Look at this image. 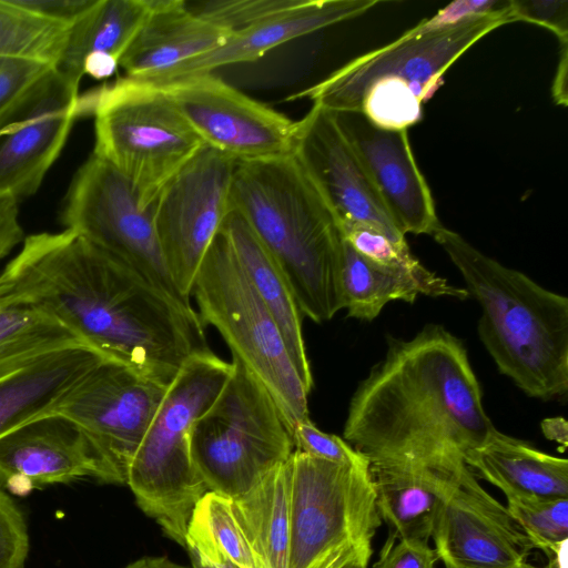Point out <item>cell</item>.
Masks as SVG:
<instances>
[{"instance_id": "obj_1", "label": "cell", "mask_w": 568, "mask_h": 568, "mask_svg": "<svg viewBox=\"0 0 568 568\" xmlns=\"http://www.w3.org/2000/svg\"><path fill=\"white\" fill-rule=\"evenodd\" d=\"M0 283L13 301L164 387L190 358L211 351L192 305L68 229L27 236Z\"/></svg>"}, {"instance_id": "obj_15", "label": "cell", "mask_w": 568, "mask_h": 568, "mask_svg": "<svg viewBox=\"0 0 568 568\" xmlns=\"http://www.w3.org/2000/svg\"><path fill=\"white\" fill-rule=\"evenodd\" d=\"M445 568H527L534 546L508 513L476 480L458 474L432 534Z\"/></svg>"}, {"instance_id": "obj_43", "label": "cell", "mask_w": 568, "mask_h": 568, "mask_svg": "<svg viewBox=\"0 0 568 568\" xmlns=\"http://www.w3.org/2000/svg\"><path fill=\"white\" fill-rule=\"evenodd\" d=\"M18 202L11 196H0V261L24 240Z\"/></svg>"}, {"instance_id": "obj_37", "label": "cell", "mask_w": 568, "mask_h": 568, "mask_svg": "<svg viewBox=\"0 0 568 568\" xmlns=\"http://www.w3.org/2000/svg\"><path fill=\"white\" fill-rule=\"evenodd\" d=\"M293 438L295 450L315 458L339 464L357 463L366 458L341 437L318 429L310 418L295 425Z\"/></svg>"}, {"instance_id": "obj_26", "label": "cell", "mask_w": 568, "mask_h": 568, "mask_svg": "<svg viewBox=\"0 0 568 568\" xmlns=\"http://www.w3.org/2000/svg\"><path fill=\"white\" fill-rule=\"evenodd\" d=\"M507 497L568 498V460L495 429L465 458Z\"/></svg>"}, {"instance_id": "obj_11", "label": "cell", "mask_w": 568, "mask_h": 568, "mask_svg": "<svg viewBox=\"0 0 568 568\" xmlns=\"http://www.w3.org/2000/svg\"><path fill=\"white\" fill-rule=\"evenodd\" d=\"M61 222L181 302L154 224V209L143 207L131 182L92 153L74 174L63 201Z\"/></svg>"}, {"instance_id": "obj_27", "label": "cell", "mask_w": 568, "mask_h": 568, "mask_svg": "<svg viewBox=\"0 0 568 568\" xmlns=\"http://www.w3.org/2000/svg\"><path fill=\"white\" fill-rule=\"evenodd\" d=\"M274 317L290 357L308 392L313 377L303 337V314L283 272L243 217L231 210L220 230Z\"/></svg>"}, {"instance_id": "obj_8", "label": "cell", "mask_w": 568, "mask_h": 568, "mask_svg": "<svg viewBox=\"0 0 568 568\" xmlns=\"http://www.w3.org/2000/svg\"><path fill=\"white\" fill-rule=\"evenodd\" d=\"M191 296L199 317L213 326L270 392L292 430L308 417V394L282 333L220 231L195 274Z\"/></svg>"}, {"instance_id": "obj_32", "label": "cell", "mask_w": 568, "mask_h": 568, "mask_svg": "<svg viewBox=\"0 0 568 568\" xmlns=\"http://www.w3.org/2000/svg\"><path fill=\"white\" fill-rule=\"evenodd\" d=\"M507 510L535 549L548 557L568 539V498L507 497Z\"/></svg>"}, {"instance_id": "obj_46", "label": "cell", "mask_w": 568, "mask_h": 568, "mask_svg": "<svg viewBox=\"0 0 568 568\" xmlns=\"http://www.w3.org/2000/svg\"><path fill=\"white\" fill-rule=\"evenodd\" d=\"M542 430L547 438L555 440L562 445V448L567 446V425L562 418L547 419L542 423Z\"/></svg>"}, {"instance_id": "obj_16", "label": "cell", "mask_w": 568, "mask_h": 568, "mask_svg": "<svg viewBox=\"0 0 568 568\" xmlns=\"http://www.w3.org/2000/svg\"><path fill=\"white\" fill-rule=\"evenodd\" d=\"M80 82L57 68L0 124V196L34 194L78 119Z\"/></svg>"}, {"instance_id": "obj_25", "label": "cell", "mask_w": 568, "mask_h": 568, "mask_svg": "<svg viewBox=\"0 0 568 568\" xmlns=\"http://www.w3.org/2000/svg\"><path fill=\"white\" fill-rule=\"evenodd\" d=\"M341 283L348 316L363 321L376 318L393 301L413 303L419 295L459 300L469 296L466 288L449 284L423 264L417 267L383 266L358 255L345 240Z\"/></svg>"}, {"instance_id": "obj_7", "label": "cell", "mask_w": 568, "mask_h": 568, "mask_svg": "<svg viewBox=\"0 0 568 568\" xmlns=\"http://www.w3.org/2000/svg\"><path fill=\"white\" fill-rule=\"evenodd\" d=\"M94 119L93 152L133 185L141 206L204 146L159 85L120 78L79 95L78 118Z\"/></svg>"}, {"instance_id": "obj_42", "label": "cell", "mask_w": 568, "mask_h": 568, "mask_svg": "<svg viewBox=\"0 0 568 568\" xmlns=\"http://www.w3.org/2000/svg\"><path fill=\"white\" fill-rule=\"evenodd\" d=\"M184 547L192 568H240L193 524L187 526Z\"/></svg>"}, {"instance_id": "obj_23", "label": "cell", "mask_w": 568, "mask_h": 568, "mask_svg": "<svg viewBox=\"0 0 568 568\" xmlns=\"http://www.w3.org/2000/svg\"><path fill=\"white\" fill-rule=\"evenodd\" d=\"M104 354L78 344L42 355L0 375V437L52 414L69 390Z\"/></svg>"}, {"instance_id": "obj_4", "label": "cell", "mask_w": 568, "mask_h": 568, "mask_svg": "<svg viewBox=\"0 0 568 568\" xmlns=\"http://www.w3.org/2000/svg\"><path fill=\"white\" fill-rule=\"evenodd\" d=\"M481 307L478 335L498 371L542 400L568 390V298L487 256L442 223L432 233Z\"/></svg>"}, {"instance_id": "obj_30", "label": "cell", "mask_w": 568, "mask_h": 568, "mask_svg": "<svg viewBox=\"0 0 568 568\" xmlns=\"http://www.w3.org/2000/svg\"><path fill=\"white\" fill-rule=\"evenodd\" d=\"M69 29L0 0V57L34 59L57 67Z\"/></svg>"}, {"instance_id": "obj_21", "label": "cell", "mask_w": 568, "mask_h": 568, "mask_svg": "<svg viewBox=\"0 0 568 568\" xmlns=\"http://www.w3.org/2000/svg\"><path fill=\"white\" fill-rule=\"evenodd\" d=\"M150 11L122 55L126 78L154 81L220 47L230 32L194 13L184 0H149Z\"/></svg>"}, {"instance_id": "obj_17", "label": "cell", "mask_w": 568, "mask_h": 568, "mask_svg": "<svg viewBox=\"0 0 568 568\" xmlns=\"http://www.w3.org/2000/svg\"><path fill=\"white\" fill-rule=\"evenodd\" d=\"M292 153L337 219L371 225L395 241H406L372 184L333 112L312 104L295 121Z\"/></svg>"}, {"instance_id": "obj_5", "label": "cell", "mask_w": 568, "mask_h": 568, "mask_svg": "<svg viewBox=\"0 0 568 568\" xmlns=\"http://www.w3.org/2000/svg\"><path fill=\"white\" fill-rule=\"evenodd\" d=\"M506 9L447 30H407L345 63L287 100L307 99L332 112L356 111L377 126L407 130L444 83L449 67L495 29L513 23Z\"/></svg>"}, {"instance_id": "obj_12", "label": "cell", "mask_w": 568, "mask_h": 568, "mask_svg": "<svg viewBox=\"0 0 568 568\" xmlns=\"http://www.w3.org/2000/svg\"><path fill=\"white\" fill-rule=\"evenodd\" d=\"M166 387L104 356L69 390L52 414L75 424L100 468L99 481L126 485L131 462Z\"/></svg>"}, {"instance_id": "obj_44", "label": "cell", "mask_w": 568, "mask_h": 568, "mask_svg": "<svg viewBox=\"0 0 568 568\" xmlns=\"http://www.w3.org/2000/svg\"><path fill=\"white\" fill-rule=\"evenodd\" d=\"M567 71H568V42L560 43L559 61L551 84L554 101L561 106H567Z\"/></svg>"}, {"instance_id": "obj_34", "label": "cell", "mask_w": 568, "mask_h": 568, "mask_svg": "<svg viewBox=\"0 0 568 568\" xmlns=\"http://www.w3.org/2000/svg\"><path fill=\"white\" fill-rule=\"evenodd\" d=\"M339 229L348 245L373 263L389 267H417L422 264L412 254L406 241H395L371 225L344 222Z\"/></svg>"}, {"instance_id": "obj_28", "label": "cell", "mask_w": 568, "mask_h": 568, "mask_svg": "<svg viewBox=\"0 0 568 568\" xmlns=\"http://www.w3.org/2000/svg\"><path fill=\"white\" fill-rule=\"evenodd\" d=\"M232 507L261 568H287L288 462L268 473L248 491L232 498Z\"/></svg>"}, {"instance_id": "obj_19", "label": "cell", "mask_w": 568, "mask_h": 568, "mask_svg": "<svg viewBox=\"0 0 568 568\" xmlns=\"http://www.w3.org/2000/svg\"><path fill=\"white\" fill-rule=\"evenodd\" d=\"M82 478L99 481V464L83 433L65 417L48 414L0 437V489L26 497Z\"/></svg>"}, {"instance_id": "obj_14", "label": "cell", "mask_w": 568, "mask_h": 568, "mask_svg": "<svg viewBox=\"0 0 568 568\" xmlns=\"http://www.w3.org/2000/svg\"><path fill=\"white\" fill-rule=\"evenodd\" d=\"M155 85L165 90L205 146L235 162L292 152L295 121L213 73Z\"/></svg>"}, {"instance_id": "obj_41", "label": "cell", "mask_w": 568, "mask_h": 568, "mask_svg": "<svg viewBox=\"0 0 568 568\" xmlns=\"http://www.w3.org/2000/svg\"><path fill=\"white\" fill-rule=\"evenodd\" d=\"M11 4L45 20L72 27L98 0H8Z\"/></svg>"}, {"instance_id": "obj_48", "label": "cell", "mask_w": 568, "mask_h": 568, "mask_svg": "<svg viewBox=\"0 0 568 568\" xmlns=\"http://www.w3.org/2000/svg\"><path fill=\"white\" fill-rule=\"evenodd\" d=\"M527 568H538V567H535L532 565H529ZM546 568H551L550 566L546 567Z\"/></svg>"}, {"instance_id": "obj_33", "label": "cell", "mask_w": 568, "mask_h": 568, "mask_svg": "<svg viewBox=\"0 0 568 568\" xmlns=\"http://www.w3.org/2000/svg\"><path fill=\"white\" fill-rule=\"evenodd\" d=\"M45 61L0 57V124L21 106L52 73Z\"/></svg>"}, {"instance_id": "obj_31", "label": "cell", "mask_w": 568, "mask_h": 568, "mask_svg": "<svg viewBox=\"0 0 568 568\" xmlns=\"http://www.w3.org/2000/svg\"><path fill=\"white\" fill-rule=\"evenodd\" d=\"M189 524L200 528L240 568H261L232 507V498L207 491Z\"/></svg>"}, {"instance_id": "obj_22", "label": "cell", "mask_w": 568, "mask_h": 568, "mask_svg": "<svg viewBox=\"0 0 568 568\" xmlns=\"http://www.w3.org/2000/svg\"><path fill=\"white\" fill-rule=\"evenodd\" d=\"M423 463H372L369 474L381 519L398 538L428 542L458 474Z\"/></svg>"}, {"instance_id": "obj_40", "label": "cell", "mask_w": 568, "mask_h": 568, "mask_svg": "<svg viewBox=\"0 0 568 568\" xmlns=\"http://www.w3.org/2000/svg\"><path fill=\"white\" fill-rule=\"evenodd\" d=\"M437 560L428 542L402 539L388 531L373 568H435Z\"/></svg>"}, {"instance_id": "obj_2", "label": "cell", "mask_w": 568, "mask_h": 568, "mask_svg": "<svg viewBox=\"0 0 568 568\" xmlns=\"http://www.w3.org/2000/svg\"><path fill=\"white\" fill-rule=\"evenodd\" d=\"M496 428L467 349L439 325L392 339L355 390L343 437L368 463L455 468Z\"/></svg>"}, {"instance_id": "obj_47", "label": "cell", "mask_w": 568, "mask_h": 568, "mask_svg": "<svg viewBox=\"0 0 568 568\" xmlns=\"http://www.w3.org/2000/svg\"><path fill=\"white\" fill-rule=\"evenodd\" d=\"M124 568H187L179 565L168 557H143L140 558Z\"/></svg>"}, {"instance_id": "obj_9", "label": "cell", "mask_w": 568, "mask_h": 568, "mask_svg": "<svg viewBox=\"0 0 568 568\" xmlns=\"http://www.w3.org/2000/svg\"><path fill=\"white\" fill-rule=\"evenodd\" d=\"M191 435L193 462L209 491L235 498L285 464L293 430L266 387L236 358Z\"/></svg>"}, {"instance_id": "obj_10", "label": "cell", "mask_w": 568, "mask_h": 568, "mask_svg": "<svg viewBox=\"0 0 568 568\" xmlns=\"http://www.w3.org/2000/svg\"><path fill=\"white\" fill-rule=\"evenodd\" d=\"M288 466L287 568H327L372 547L382 519L367 458L339 464L294 450Z\"/></svg>"}, {"instance_id": "obj_20", "label": "cell", "mask_w": 568, "mask_h": 568, "mask_svg": "<svg viewBox=\"0 0 568 568\" xmlns=\"http://www.w3.org/2000/svg\"><path fill=\"white\" fill-rule=\"evenodd\" d=\"M378 0H294L260 22L230 33L217 48L189 60L153 84H164L221 67L251 62L293 39L357 18L379 4ZM148 82V81H144Z\"/></svg>"}, {"instance_id": "obj_45", "label": "cell", "mask_w": 568, "mask_h": 568, "mask_svg": "<svg viewBox=\"0 0 568 568\" xmlns=\"http://www.w3.org/2000/svg\"><path fill=\"white\" fill-rule=\"evenodd\" d=\"M373 548L357 549L335 560L327 568H367Z\"/></svg>"}, {"instance_id": "obj_39", "label": "cell", "mask_w": 568, "mask_h": 568, "mask_svg": "<svg viewBox=\"0 0 568 568\" xmlns=\"http://www.w3.org/2000/svg\"><path fill=\"white\" fill-rule=\"evenodd\" d=\"M514 21L538 24L552 31L559 43L568 42V1L510 0Z\"/></svg>"}, {"instance_id": "obj_29", "label": "cell", "mask_w": 568, "mask_h": 568, "mask_svg": "<svg viewBox=\"0 0 568 568\" xmlns=\"http://www.w3.org/2000/svg\"><path fill=\"white\" fill-rule=\"evenodd\" d=\"M78 344L84 343L58 321L0 293V375Z\"/></svg>"}, {"instance_id": "obj_38", "label": "cell", "mask_w": 568, "mask_h": 568, "mask_svg": "<svg viewBox=\"0 0 568 568\" xmlns=\"http://www.w3.org/2000/svg\"><path fill=\"white\" fill-rule=\"evenodd\" d=\"M509 0H457L422 20L412 29L417 32L442 31L459 27L506 9Z\"/></svg>"}, {"instance_id": "obj_13", "label": "cell", "mask_w": 568, "mask_h": 568, "mask_svg": "<svg viewBox=\"0 0 568 568\" xmlns=\"http://www.w3.org/2000/svg\"><path fill=\"white\" fill-rule=\"evenodd\" d=\"M235 164L204 145L153 203L165 264L179 292L189 301L197 268L231 212Z\"/></svg>"}, {"instance_id": "obj_6", "label": "cell", "mask_w": 568, "mask_h": 568, "mask_svg": "<svg viewBox=\"0 0 568 568\" xmlns=\"http://www.w3.org/2000/svg\"><path fill=\"white\" fill-rule=\"evenodd\" d=\"M231 372L232 363L212 351L190 358L166 387L129 468L138 506L183 547L193 510L209 491L193 462L192 429Z\"/></svg>"}, {"instance_id": "obj_36", "label": "cell", "mask_w": 568, "mask_h": 568, "mask_svg": "<svg viewBox=\"0 0 568 568\" xmlns=\"http://www.w3.org/2000/svg\"><path fill=\"white\" fill-rule=\"evenodd\" d=\"M29 546L22 510L7 491L0 489V568H24Z\"/></svg>"}, {"instance_id": "obj_18", "label": "cell", "mask_w": 568, "mask_h": 568, "mask_svg": "<svg viewBox=\"0 0 568 568\" xmlns=\"http://www.w3.org/2000/svg\"><path fill=\"white\" fill-rule=\"evenodd\" d=\"M333 114L398 231L432 235L440 222L407 130L377 126L356 111Z\"/></svg>"}, {"instance_id": "obj_35", "label": "cell", "mask_w": 568, "mask_h": 568, "mask_svg": "<svg viewBox=\"0 0 568 568\" xmlns=\"http://www.w3.org/2000/svg\"><path fill=\"white\" fill-rule=\"evenodd\" d=\"M294 0H214L189 4V8L212 22L229 31H240L253 26L272 13L293 3Z\"/></svg>"}, {"instance_id": "obj_3", "label": "cell", "mask_w": 568, "mask_h": 568, "mask_svg": "<svg viewBox=\"0 0 568 568\" xmlns=\"http://www.w3.org/2000/svg\"><path fill=\"white\" fill-rule=\"evenodd\" d=\"M231 210L272 255L303 316L329 321L344 308L343 235L333 211L291 152L236 162Z\"/></svg>"}, {"instance_id": "obj_24", "label": "cell", "mask_w": 568, "mask_h": 568, "mask_svg": "<svg viewBox=\"0 0 568 568\" xmlns=\"http://www.w3.org/2000/svg\"><path fill=\"white\" fill-rule=\"evenodd\" d=\"M150 11L149 0H98L69 29L57 69L81 82L110 78Z\"/></svg>"}]
</instances>
